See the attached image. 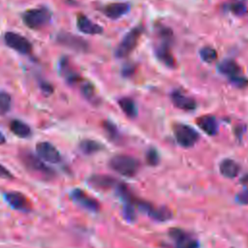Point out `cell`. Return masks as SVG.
<instances>
[{
	"mask_svg": "<svg viewBox=\"0 0 248 248\" xmlns=\"http://www.w3.org/2000/svg\"><path fill=\"white\" fill-rule=\"evenodd\" d=\"M23 22L32 29H40L46 26L51 19V13L46 7L35 8L26 11L22 15Z\"/></svg>",
	"mask_w": 248,
	"mask_h": 248,
	"instance_id": "6da1fadb",
	"label": "cell"
},
{
	"mask_svg": "<svg viewBox=\"0 0 248 248\" xmlns=\"http://www.w3.org/2000/svg\"><path fill=\"white\" fill-rule=\"evenodd\" d=\"M109 167L124 176L135 175L140 168L139 161L128 155H116L109 160Z\"/></svg>",
	"mask_w": 248,
	"mask_h": 248,
	"instance_id": "7a4b0ae2",
	"label": "cell"
},
{
	"mask_svg": "<svg viewBox=\"0 0 248 248\" xmlns=\"http://www.w3.org/2000/svg\"><path fill=\"white\" fill-rule=\"evenodd\" d=\"M219 72L228 77L230 81L237 87H244L248 84V79L241 75V71L237 63L232 59H225L218 65Z\"/></svg>",
	"mask_w": 248,
	"mask_h": 248,
	"instance_id": "3957f363",
	"label": "cell"
},
{
	"mask_svg": "<svg viewBox=\"0 0 248 248\" xmlns=\"http://www.w3.org/2000/svg\"><path fill=\"white\" fill-rule=\"evenodd\" d=\"M142 29L140 27H134L132 28L122 39L118 46L115 50V55L118 58H124L128 56L133 49L136 47L140 37L141 35Z\"/></svg>",
	"mask_w": 248,
	"mask_h": 248,
	"instance_id": "277c9868",
	"label": "cell"
},
{
	"mask_svg": "<svg viewBox=\"0 0 248 248\" xmlns=\"http://www.w3.org/2000/svg\"><path fill=\"white\" fill-rule=\"evenodd\" d=\"M21 160L24 166L32 172L38 173L40 175L45 176L46 178L51 177L53 175V171L50 168H48L39 156H35L29 152H23L21 155Z\"/></svg>",
	"mask_w": 248,
	"mask_h": 248,
	"instance_id": "5b68a950",
	"label": "cell"
},
{
	"mask_svg": "<svg viewBox=\"0 0 248 248\" xmlns=\"http://www.w3.org/2000/svg\"><path fill=\"white\" fill-rule=\"evenodd\" d=\"M56 42L61 46L78 52H86L89 49V45L85 40L65 31H61L57 34Z\"/></svg>",
	"mask_w": 248,
	"mask_h": 248,
	"instance_id": "8992f818",
	"label": "cell"
},
{
	"mask_svg": "<svg viewBox=\"0 0 248 248\" xmlns=\"http://www.w3.org/2000/svg\"><path fill=\"white\" fill-rule=\"evenodd\" d=\"M4 42L10 48L21 54H29L32 51V44L25 37L17 33L11 31L5 33Z\"/></svg>",
	"mask_w": 248,
	"mask_h": 248,
	"instance_id": "52a82bcc",
	"label": "cell"
},
{
	"mask_svg": "<svg viewBox=\"0 0 248 248\" xmlns=\"http://www.w3.org/2000/svg\"><path fill=\"white\" fill-rule=\"evenodd\" d=\"M174 136L177 142L184 147L194 145L199 140L198 132L185 124H176L174 126Z\"/></svg>",
	"mask_w": 248,
	"mask_h": 248,
	"instance_id": "ba28073f",
	"label": "cell"
},
{
	"mask_svg": "<svg viewBox=\"0 0 248 248\" xmlns=\"http://www.w3.org/2000/svg\"><path fill=\"white\" fill-rule=\"evenodd\" d=\"M36 152L38 156L47 163H58L61 160V156L57 148L48 141H41L36 145Z\"/></svg>",
	"mask_w": 248,
	"mask_h": 248,
	"instance_id": "9c48e42d",
	"label": "cell"
},
{
	"mask_svg": "<svg viewBox=\"0 0 248 248\" xmlns=\"http://www.w3.org/2000/svg\"><path fill=\"white\" fill-rule=\"evenodd\" d=\"M71 198L76 203L87 210L98 211L100 208L99 202L80 189L73 190L71 193Z\"/></svg>",
	"mask_w": 248,
	"mask_h": 248,
	"instance_id": "30bf717a",
	"label": "cell"
},
{
	"mask_svg": "<svg viewBox=\"0 0 248 248\" xmlns=\"http://www.w3.org/2000/svg\"><path fill=\"white\" fill-rule=\"evenodd\" d=\"M5 200L7 202L16 210L27 212L31 209V204L27 198L19 192H7L5 194Z\"/></svg>",
	"mask_w": 248,
	"mask_h": 248,
	"instance_id": "8fae6325",
	"label": "cell"
},
{
	"mask_svg": "<svg viewBox=\"0 0 248 248\" xmlns=\"http://www.w3.org/2000/svg\"><path fill=\"white\" fill-rule=\"evenodd\" d=\"M170 46V43L161 41V43H159L155 46L154 51H155L157 58L162 63H164L167 67L173 68L175 66V60H174L173 55L171 54Z\"/></svg>",
	"mask_w": 248,
	"mask_h": 248,
	"instance_id": "7c38bea8",
	"label": "cell"
},
{
	"mask_svg": "<svg viewBox=\"0 0 248 248\" xmlns=\"http://www.w3.org/2000/svg\"><path fill=\"white\" fill-rule=\"evenodd\" d=\"M170 233L176 241L175 248H198L199 246V243L195 238L187 235L179 229H172Z\"/></svg>",
	"mask_w": 248,
	"mask_h": 248,
	"instance_id": "4fadbf2b",
	"label": "cell"
},
{
	"mask_svg": "<svg viewBox=\"0 0 248 248\" xmlns=\"http://www.w3.org/2000/svg\"><path fill=\"white\" fill-rule=\"evenodd\" d=\"M77 27L79 31L88 35L101 34L103 32L102 26L93 22L84 15H78L77 17Z\"/></svg>",
	"mask_w": 248,
	"mask_h": 248,
	"instance_id": "5bb4252c",
	"label": "cell"
},
{
	"mask_svg": "<svg viewBox=\"0 0 248 248\" xmlns=\"http://www.w3.org/2000/svg\"><path fill=\"white\" fill-rule=\"evenodd\" d=\"M171 101L175 107L183 110H193L196 108L197 104L195 100L178 90H174L170 95Z\"/></svg>",
	"mask_w": 248,
	"mask_h": 248,
	"instance_id": "9a60e30c",
	"label": "cell"
},
{
	"mask_svg": "<svg viewBox=\"0 0 248 248\" xmlns=\"http://www.w3.org/2000/svg\"><path fill=\"white\" fill-rule=\"evenodd\" d=\"M130 10V6L127 3L119 2V3H112L105 7L104 13L105 15L111 18V19H116L124 15H126Z\"/></svg>",
	"mask_w": 248,
	"mask_h": 248,
	"instance_id": "2e32d148",
	"label": "cell"
},
{
	"mask_svg": "<svg viewBox=\"0 0 248 248\" xmlns=\"http://www.w3.org/2000/svg\"><path fill=\"white\" fill-rule=\"evenodd\" d=\"M59 71L63 78L66 79V81L70 84H75L80 79L79 75L71 67L69 60L66 57H63L60 60Z\"/></svg>",
	"mask_w": 248,
	"mask_h": 248,
	"instance_id": "e0dca14e",
	"label": "cell"
},
{
	"mask_svg": "<svg viewBox=\"0 0 248 248\" xmlns=\"http://www.w3.org/2000/svg\"><path fill=\"white\" fill-rule=\"evenodd\" d=\"M239 170V165L232 159H225L220 163V172L225 177L233 178L238 174Z\"/></svg>",
	"mask_w": 248,
	"mask_h": 248,
	"instance_id": "ac0fdd59",
	"label": "cell"
},
{
	"mask_svg": "<svg viewBox=\"0 0 248 248\" xmlns=\"http://www.w3.org/2000/svg\"><path fill=\"white\" fill-rule=\"evenodd\" d=\"M197 123L202 131H204L206 134H208L210 136H213L217 133V130H218L217 121H216L215 117H213L211 115L202 116L201 118L198 119Z\"/></svg>",
	"mask_w": 248,
	"mask_h": 248,
	"instance_id": "d6986e66",
	"label": "cell"
},
{
	"mask_svg": "<svg viewBox=\"0 0 248 248\" xmlns=\"http://www.w3.org/2000/svg\"><path fill=\"white\" fill-rule=\"evenodd\" d=\"M10 129L15 135L20 138H26L31 134L30 127L18 119H15L10 123Z\"/></svg>",
	"mask_w": 248,
	"mask_h": 248,
	"instance_id": "ffe728a7",
	"label": "cell"
},
{
	"mask_svg": "<svg viewBox=\"0 0 248 248\" xmlns=\"http://www.w3.org/2000/svg\"><path fill=\"white\" fill-rule=\"evenodd\" d=\"M89 183L93 185L94 187L101 188V189H108L113 186L114 184V179L107 176V175H93L89 179Z\"/></svg>",
	"mask_w": 248,
	"mask_h": 248,
	"instance_id": "44dd1931",
	"label": "cell"
},
{
	"mask_svg": "<svg viewBox=\"0 0 248 248\" xmlns=\"http://www.w3.org/2000/svg\"><path fill=\"white\" fill-rule=\"evenodd\" d=\"M118 104H119V107L121 108V109L128 116H130V117L136 116V114H137V107H136L135 102L131 98H128V97L121 98L118 101Z\"/></svg>",
	"mask_w": 248,
	"mask_h": 248,
	"instance_id": "7402d4cb",
	"label": "cell"
},
{
	"mask_svg": "<svg viewBox=\"0 0 248 248\" xmlns=\"http://www.w3.org/2000/svg\"><path fill=\"white\" fill-rule=\"evenodd\" d=\"M80 91H81L82 95L84 96V98H86L88 101H90L92 103L97 102V96H96L95 88H94L93 84L90 83L89 81H84L81 84Z\"/></svg>",
	"mask_w": 248,
	"mask_h": 248,
	"instance_id": "603a6c76",
	"label": "cell"
},
{
	"mask_svg": "<svg viewBox=\"0 0 248 248\" xmlns=\"http://www.w3.org/2000/svg\"><path fill=\"white\" fill-rule=\"evenodd\" d=\"M79 148L80 150L85 153V154H92L94 152H97L99 151L102 146L99 142L97 141H94V140H83L80 142L79 144Z\"/></svg>",
	"mask_w": 248,
	"mask_h": 248,
	"instance_id": "cb8c5ba5",
	"label": "cell"
},
{
	"mask_svg": "<svg viewBox=\"0 0 248 248\" xmlns=\"http://www.w3.org/2000/svg\"><path fill=\"white\" fill-rule=\"evenodd\" d=\"M200 56L205 63H212L217 59V51L210 46H203L200 49Z\"/></svg>",
	"mask_w": 248,
	"mask_h": 248,
	"instance_id": "d4e9b609",
	"label": "cell"
},
{
	"mask_svg": "<svg viewBox=\"0 0 248 248\" xmlns=\"http://www.w3.org/2000/svg\"><path fill=\"white\" fill-rule=\"evenodd\" d=\"M12 105V98L7 92H0V112L6 113L10 110Z\"/></svg>",
	"mask_w": 248,
	"mask_h": 248,
	"instance_id": "484cf974",
	"label": "cell"
},
{
	"mask_svg": "<svg viewBox=\"0 0 248 248\" xmlns=\"http://www.w3.org/2000/svg\"><path fill=\"white\" fill-rule=\"evenodd\" d=\"M230 10L234 14V15H242L244 14L245 12V5L242 3V2H237V1H234V3H232L231 6H230Z\"/></svg>",
	"mask_w": 248,
	"mask_h": 248,
	"instance_id": "4316f807",
	"label": "cell"
},
{
	"mask_svg": "<svg viewBox=\"0 0 248 248\" xmlns=\"http://www.w3.org/2000/svg\"><path fill=\"white\" fill-rule=\"evenodd\" d=\"M136 70V67L133 64H126L122 67V75L124 77H131Z\"/></svg>",
	"mask_w": 248,
	"mask_h": 248,
	"instance_id": "83f0119b",
	"label": "cell"
},
{
	"mask_svg": "<svg viewBox=\"0 0 248 248\" xmlns=\"http://www.w3.org/2000/svg\"><path fill=\"white\" fill-rule=\"evenodd\" d=\"M158 159H159V156L157 154V152L155 150H149L148 151V154H147V161L149 164L151 165H156L158 163Z\"/></svg>",
	"mask_w": 248,
	"mask_h": 248,
	"instance_id": "f1b7e54d",
	"label": "cell"
},
{
	"mask_svg": "<svg viewBox=\"0 0 248 248\" xmlns=\"http://www.w3.org/2000/svg\"><path fill=\"white\" fill-rule=\"evenodd\" d=\"M40 87H41V90L46 95H49L53 92V87L51 86L50 83H48L46 81H42L40 83Z\"/></svg>",
	"mask_w": 248,
	"mask_h": 248,
	"instance_id": "f546056e",
	"label": "cell"
},
{
	"mask_svg": "<svg viewBox=\"0 0 248 248\" xmlns=\"http://www.w3.org/2000/svg\"><path fill=\"white\" fill-rule=\"evenodd\" d=\"M237 201L241 203H248V188H245L243 189L242 192H240L238 195H237Z\"/></svg>",
	"mask_w": 248,
	"mask_h": 248,
	"instance_id": "4dcf8cb0",
	"label": "cell"
},
{
	"mask_svg": "<svg viewBox=\"0 0 248 248\" xmlns=\"http://www.w3.org/2000/svg\"><path fill=\"white\" fill-rule=\"evenodd\" d=\"M0 178H3V179H11V178H13L12 172L10 170H8L1 164H0Z\"/></svg>",
	"mask_w": 248,
	"mask_h": 248,
	"instance_id": "1f68e13d",
	"label": "cell"
},
{
	"mask_svg": "<svg viewBox=\"0 0 248 248\" xmlns=\"http://www.w3.org/2000/svg\"><path fill=\"white\" fill-rule=\"evenodd\" d=\"M5 141V140H4V137L0 134V143H2V142H4Z\"/></svg>",
	"mask_w": 248,
	"mask_h": 248,
	"instance_id": "d6a6232c",
	"label": "cell"
},
{
	"mask_svg": "<svg viewBox=\"0 0 248 248\" xmlns=\"http://www.w3.org/2000/svg\"><path fill=\"white\" fill-rule=\"evenodd\" d=\"M234 1H237V2H242V1H244V0H234Z\"/></svg>",
	"mask_w": 248,
	"mask_h": 248,
	"instance_id": "836d02e7",
	"label": "cell"
}]
</instances>
